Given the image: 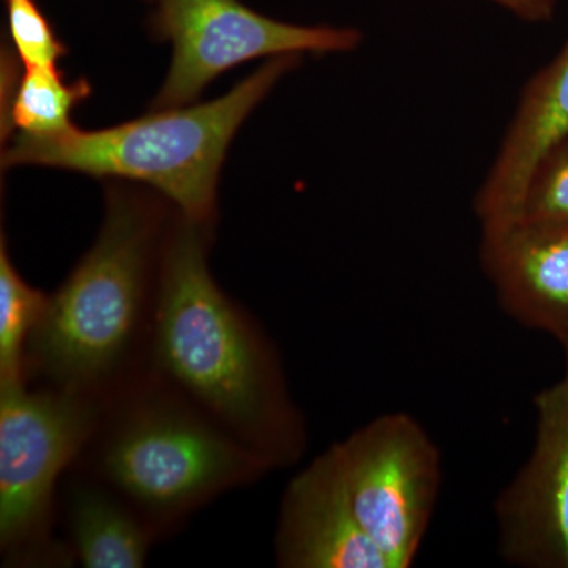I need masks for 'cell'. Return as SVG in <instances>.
<instances>
[{
	"mask_svg": "<svg viewBox=\"0 0 568 568\" xmlns=\"http://www.w3.org/2000/svg\"><path fill=\"white\" fill-rule=\"evenodd\" d=\"M207 227L182 216L164 246L156 362L246 446L286 463L301 450V422L271 349L213 282Z\"/></svg>",
	"mask_w": 568,
	"mask_h": 568,
	"instance_id": "obj_1",
	"label": "cell"
},
{
	"mask_svg": "<svg viewBox=\"0 0 568 568\" xmlns=\"http://www.w3.org/2000/svg\"><path fill=\"white\" fill-rule=\"evenodd\" d=\"M298 58H272L213 102L153 111L95 132L71 126L52 136L17 134L3 152V168L33 164L149 183L178 205L183 219L209 226L231 140Z\"/></svg>",
	"mask_w": 568,
	"mask_h": 568,
	"instance_id": "obj_2",
	"label": "cell"
},
{
	"mask_svg": "<svg viewBox=\"0 0 568 568\" xmlns=\"http://www.w3.org/2000/svg\"><path fill=\"white\" fill-rule=\"evenodd\" d=\"M149 197L111 190L106 219L91 252L47 310L28 351L61 388L84 394L118 372L140 327L159 231Z\"/></svg>",
	"mask_w": 568,
	"mask_h": 568,
	"instance_id": "obj_3",
	"label": "cell"
},
{
	"mask_svg": "<svg viewBox=\"0 0 568 568\" xmlns=\"http://www.w3.org/2000/svg\"><path fill=\"white\" fill-rule=\"evenodd\" d=\"M274 466L264 455L182 410L140 407L104 444L110 481L153 514L171 515Z\"/></svg>",
	"mask_w": 568,
	"mask_h": 568,
	"instance_id": "obj_4",
	"label": "cell"
},
{
	"mask_svg": "<svg viewBox=\"0 0 568 568\" xmlns=\"http://www.w3.org/2000/svg\"><path fill=\"white\" fill-rule=\"evenodd\" d=\"M366 536L388 568L413 566L443 480L435 440L406 413L384 414L334 447Z\"/></svg>",
	"mask_w": 568,
	"mask_h": 568,
	"instance_id": "obj_5",
	"label": "cell"
},
{
	"mask_svg": "<svg viewBox=\"0 0 568 568\" xmlns=\"http://www.w3.org/2000/svg\"><path fill=\"white\" fill-rule=\"evenodd\" d=\"M152 29L173 44V61L151 110L189 106L224 71L260 58L351 52L353 28L272 20L239 0H156Z\"/></svg>",
	"mask_w": 568,
	"mask_h": 568,
	"instance_id": "obj_6",
	"label": "cell"
},
{
	"mask_svg": "<svg viewBox=\"0 0 568 568\" xmlns=\"http://www.w3.org/2000/svg\"><path fill=\"white\" fill-rule=\"evenodd\" d=\"M95 406L82 392L29 394L0 387V541L3 551L31 547L50 517L63 467L91 435Z\"/></svg>",
	"mask_w": 568,
	"mask_h": 568,
	"instance_id": "obj_7",
	"label": "cell"
},
{
	"mask_svg": "<svg viewBox=\"0 0 568 568\" xmlns=\"http://www.w3.org/2000/svg\"><path fill=\"white\" fill-rule=\"evenodd\" d=\"M566 369L534 398L536 446L496 499L499 551L528 568H568V339Z\"/></svg>",
	"mask_w": 568,
	"mask_h": 568,
	"instance_id": "obj_8",
	"label": "cell"
},
{
	"mask_svg": "<svg viewBox=\"0 0 568 568\" xmlns=\"http://www.w3.org/2000/svg\"><path fill=\"white\" fill-rule=\"evenodd\" d=\"M276 556L290 568H388L355 517L334 447L284 493Z\"/></svg>",
	"mask_w": 568,
	"mask_h": 568,
	"instance_id": "obj_9",
	"label": "cell"
},
{
	"mask_svg": "<svg viewBox=\"0 0 568 568\" xmlns=\"http://www.w3.org/2000/svg\"><path fill=\"white\" fill-rule=\"evenodd\" d=\"M480 263L508 316L567 342L568 227L481 226Z\"/></svg>",
	"mask_w": 568,
	"mask_h": 568,
	"instance_id": "obj_10",
	"label": "cell"
},
{
	"mask_svg": "<svg viewBox=\"0 0 568 568\" xmlns=\"http://www.w3.org/2000/svg\"><path fill=\"white\" fill-rule=\"evenodd\" d=\"M568 140V40L526 92L476 196L481 226L517 219L538 164Z\"/></svg>",
	"mask_w": 568,
	"mask_h": 568,
	"instance_id": "obj_11",
	"label": "cell"
},
{
	"mask_svg": "<svg viewBox=\"0 0 568 568\" xmlns=\"http://www.w3.org/2000/svg\"><path fill=\"white\" fill-rule=\"evenodd\" d=\"M70 536L82 566L138 568L148 559L149 536L121 504L93 488H78L69 507Z\"/></svg>",
	"mask_w": 568,
	"mask_h": 568,
	"instance_id": "obj_12",
	"label": "cell"
},
{
	"mask_svg": "<svg viewBox=\"0 0 568 568\" xmlns=\"http://www.w3.org/2000/svg\"><path fill=\"white\" fill-rule=\"evenodd\" d=\"M3 84H7V104H3V136L14 130L28 136H52L73 126L71 111L91 93L88 81L67 84L58 69L26 67L13 82L11 63H3Z\"/></svg>",
	"mask_w": 568,
	"mask_h": 568,
	"instance_id": "obj_13",
	"label": "cell"
},
{
	"mask_svg": "<svg viewBox=\"0 0 568 568\" xmlns=\"http://www.w3.org/2000/svg\"><path fill=\"white\" fill-rule=\"evenodd\" d=\"M14 271L6 241L0 246V387L22 384L24 351L48 305Z\"/></svg>",
	"mask_w": 568,
	"mask_h": 568,
	"instance_id": "obj_14",
	"label": "cell"
},
{
	"mask_svg": "<svg viewBox=\"0 0 568 568\" xmlns=\"http://www.w3.org/2000/svg\"><path fill=\"white\" fill-rule=\"evenodd\" d=\"M515 220L568 227V140L538 164Z\"/></svg>",
	"mask_w": 568,
	"mask_h": 568,
	"instance_id": "obj_15",
	"label": "cell"
},
{
	"mask_svg": "<svg viewBox=\"0 0 568 568\" xmlns=\"http://www.w3.org/2000/svg\"><path fill=\"white\" fill-rule=\"evenodd\" d=\"M6 9L10 39L22 63L37 69H58L67 48L37 0H6Z\"/></svg>",
	"mask_w": 568,
	"mask_h": 568,
	"instance_id": "obj_16",
	"label": "cell"
},
{
	"mask_svg": "<svg viewBox=\"0 0 568 568\" xmlns=\"http://www.w3.org/2000/svg\"><path fill=\"white\" fill-rule=\"evenodd\" d=\"M489 2L503 7L523 21H549L555 13V0H489Z\"/></svg>",
	"mask_w": 568,
	"mask_h": 568,
	"instance_id": "obj_17",
	"label": "cell"
}]
</instances>
